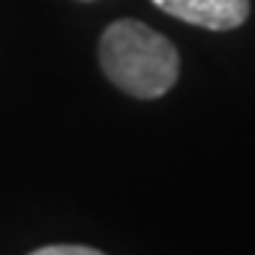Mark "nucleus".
Wrapping results in <instances>:
<instances>
[{"mask_svg":"<svg viewBox=\"0 0 255 255\" xmlns=\"http://www.w3.org/2000/svg\"><path fill=\"white\" fill-rule=\"evenodd\" d=\"M100 63L119 91L136 100L164 97L182 71V57L173 43L133 17L117 20L102 31Z\"/></svg>","mask_w":255,"mask_h":255,"instance_id":"obj_1","label":"nucleus"},{"mask_svg":"<svg viewBox=\"0 0 255 255\" xmlns=\"http://www.w3.org/2000/svg\"><path fill=\"white\" fill-rule=\"evenodd\" d=\"M28 255H105V253L94 250V247H82V244H48Z\"/></svg>","mask_w":255,"mask_h":255,"instance_id":"obj_3","label":"nucleus"},{"mask_svg":"<svg viewBox=\"0 0 255 255\" xmlns=\"http://www.w3.org/2000/svg\"><path fill=\"white\" fill-rule=\"evenodd\" d=\"M164 14L210 31H230L250 17V0H153Z\"/></svg>","mask_w":255,"mask_h":255,"instance_id":"obj_2","label":"nucleus"}]
</instances>
